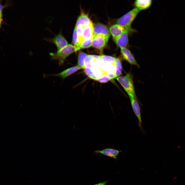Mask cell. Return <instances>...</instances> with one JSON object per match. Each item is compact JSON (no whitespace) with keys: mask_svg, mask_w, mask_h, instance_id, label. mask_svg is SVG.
<instances>
[{"mask_svg":"<svg viewBox=\"0 0 185 185\" xmlns=\"http://www.w3.org/2000/svg\"><path fill=\"white\" fill-rule=\"evenodd\" d=\"M78 51L77 48L72 44L67 45L57 50L56 52L49 53L52 60H58L59 65H62L66 59L70 54Z\"/></svg>","mask_w":185,"mask_h":185,"instance_id":"6da1fadb","label":"cell"},{"mask_svg":"<svg viewBox=\"0 0 185 185\" xmlns=\"http://www.w3.org/2000/svg\"><path fill=\"white\" fill-rule=\"evenodd\" d=\"M116 79L123 87L129 96L136 98L133 78L130 73L124 76H119Z\"/></svg>","mask_w":185,"mask_h":185,"instance_id":"7a4b0ae2","label":"cell"},{"mask_svg":"<svg viewBox=\"0 0 185 185\" xmlns=\"http://www.w3.org/2000/svg\"><path fill=\"white\" fill-rule=\"evenodd\" d=\"M140 11L136 8L133 9L118 19L117 24L132 30L131 24Z\"/></svg>","mask_w":185,"mask_h":185,"instance_id":"3957f363","label":"cell"},{"mask_svg":"<svg viewBox=\"0 0 185 185\" xmlns=\"http://www.w3.org/2000/svg\"><path fill=\"white\" fill-rule=\"evenodd\" d=\"M109 38V37L101 34L94 35L93 37L92 46L98 49L101 53Z\"/></svg>","mask_w":185,"mask_h":185,"instance_id":"277c9868","label":"cell"},{"mask_svg":"<svg viewBox=\"0 0 185 185\" xmlns=\"http://www.w3.org/2000/svg\"><path fill=\"white\" fill-rule=\"evenodd\" d=\"M44 39L47 41L54 44L56 45L57 50L61 49L68 44L67 41L63 35L61 30L53 37L45 38Z\"/></svg>","mask_w":185,"mask_h":185,"instance_id":"5b68a950","label":"cell"},{"mask_svg":"<svg viewBox=\"0 0 185 185\" xmlns=\"http://www.w3.org/2000/svg\"><path fill=\"white\" fill-rule=\"evenodd\" d=\"M80 69H81L77 66H73L58 73L49 75L44 74L43 76L45 78L51 76L58 77L63 79Z\"/></svg>","mask_w":185,"mask_h":185,"instance_id":"8992f818","label":"cell"},{"mask_svg":"<svg viewBox=\"0 0 185 185\" xmlns=\"http://www.w3.org/2000/svg\"><path fill=\"white\" fill-rule=\"evenodd\" d=\"M109 30L110 34L112 35L114 40L117 38L126 30H128L131 32L132 31L117 24L111 26L109 27Z\"/></svg>","mask_w":185,"mask_h":185,"instance_id":"52a82bcc","label":"cell"},{"mask_svg":"<svg viewBox=\"0 0 185 185\" xmlns=\"http://www.w3.org/2000/svg\"><path fill=\"white\" fill-rule=\"evenodd\" d=\"M93 30L94 35L101 34L109 37L110 33L109 30L105 25L98 23L93 25Z\"/></svg>","mask_w":185,"mask_h":185,"instance_id":"ba28073f","label":"cell"},{"mask_svg":"<svg viewBox=\"0 0 185 185\" xmlns=\"http://www.w3.org/2000/svg\"><path fill=\"white\" fill-rule=\"evenodd\" d=\"M131 31L126 30L115 39L114 40L117 45L120 48H126L128 42V33Z\"/></svg>","mask_w":185,"mask_h":185,"instance_id":"9c48e42d","label":"cell"},{"mask_svg":"<svg viewBox=\"0 0 185 185\" xmlns=\"http://www.w3.org/2000/svg\"><path fill=\"white\" fill-rule=\"evenodd\" d=\"M121 53L123 59L132 65L139 67L130 51L126 48H121Z\"/></svg>","mask_w":185,"mask_h":185,"instance_id":"30bf717a","label":"cell"},{"mask_svg":"<svg viewBox=\"0 0 185 185\" xmlns=\"http://www.w3.org/2000/svg\"><path fill=\"white\" fill-rule=\"evenodd\" d=\"M121 150L111 148H106L101 150H97L94 152L96 154H101L117 160Z\"/></svg>","mask_w":185,"mask_h":185,"instance_id":"8fae6325","label":"cell"},{"mask_svg":"<svg viewBox=\"0 0 185 185\" xmlns=\"http://www.w3.org/2000/svg\"><path fill=\"white\" fill-rule=\"evenodd\" d=\"M131 106L135 115L138 121L139 126L141 128H142V120L140 107L136 98L129 97Z\"/></svg>","mask_w":185,"mask_h":185,"instance_id":"7c38bea8","label":"cell"},{"mask_svg":"<svg viewBox=\"0 0 185 185\" xmlns=\"http://www.w3.org/2000/svg\"><path fill=\"white\" fill-rule=\"evenodd\" d=\"M93 25L91 21L89 24L83 25L82 37L84 40L93 36Z\"/></svg>","mask_w":185,"mask_h":185,"instance_id":"4fadbf2b","label":"cell"},{"mask_svg":"<svg viewBox=\"0 0 185 185\" xmlns=\"http://www.w3.org/2000/svg\"><path fill=\"white\" fill-rule=\"evenodd\" d=\"M152 3L151 0H136L134 3L136 8L140 11L145 10L150 7Z\"/></svg>","mask_w":185,"mask_h":185,"instance_id":"5bb4252c","label":"cell"},{"mask_svg":"<svg viewBox=\"0 0 185 185\" xmlns=\"http://www.w3.org/2000/svg\"><path fill=\"white\" fill-rule=\"evenodd\" d=\"M91 21L88 15L82 12L77 20L75 26L77 27L79 25H87L89 24Z\"/></svg>","mask_w":185,"mask_h":185,"instance_id":"9a60e30c","label":"cell"},{"mask_svg":"<svg viewBox=\"0 0 185 185\" xmlns=\"http://www.w3.org/2000/svg\"><path fill=\"white\" fill-rule=\"evenodd\" d=\"M88 54L82 51L80 52L79 53L77 66L81 69H84L86 68L85 60L86 57Z\"/></svg>","mask_w":185,"mask_h":185,"instance_id":"2e32d148","label":"cell"},{"mask_svg":"<svg viewBox=\"0 0 185 185\" xmlns=\"http://www.w3.org/2000/svg\"><path fill=\"white\" fill-rule=\"evenodd\" d=\"M96 60L93 55L88 54L86 57L85 60L86 68L91 69Z\"/></svg>","mask_w":185,"mask_h":185,"instance_id":"e0dca14e","label":"cell"},{"mask_svg":"<svg viewBox=\"0 0 185 185\" xmlns=\"http://www.w3.org/2000/svg\"><path fill=\"white\" fill-rule=\"evenodd\" d=\"M72 43L73 45L77 48L78 50H80L79 47L80 45L79 43L77 33V28L75 26L73 30Z\"/></svg>","mask_w":185,"mask_h":185,"instance_id":"ac0fdd59","label":"cell"},{"mask_svg":"<svg viewBox=\"0 0 185 185\" xmlns=\"http://www.w3.org/2000/svg\"><path fill=\"white\" fill-rule=\"evenodd\" d=\"M93 37L84 40L80 45V49L88 48L92 46Z\"/></svg>","mask_w":185,"mask_h":185,"instance_id":"d6986e66","label":"cell"},{"mask_svg":"<svg viewBox=\"0 0 185 185\" xmlns=\"http://www.w3.org/2000/svg\"><path fill=\"white\" fill-rule=\"evenodd\" d=\"M116 58L110 56L101 55L100 56V59L103 62L114 63L115 61Z\"/></svg>","mask_w":185,"mask_h":185,"instance_id":"ffe728a7","label":"cell"},{"mask_svg":"<svg viewBox=\"0 0 185 185\" xmlns=\"http://www.w3.org/2000/svg\"><path fill=\"white\" fill-rule=\"evenodd\" d=\"M115 63L116 66V75L117 78L121 75L122 72V64L120 59L116 58Z\"/></svg>","mask_w":185,"mask_h":185,"instance_id":"44dd1931","label":"cell"},{"mask_svg":"<svg viewBox=\"0 0 185 185\" xmlns=\"http://www.w3.org/2000/svg\"><path fill=\"white\" fill-rule=\"evenodd\" d=\"M77 31L78 35L79 43L80 45L81 43L84 41L82 37V31L83 25H79L77 27Z\"/></svg>","mask_w":185,"mask_h":185,"instance_id":"7402d4cb","label":"cell"},{"mask_svg":"<svg viewBox=\"0 0 185 185\" xmlns=\"http://www.w3.org/2000/svg\"><path fill=\"white\" fill-rule=\"evenodd\" d=\"M111 80L107 74V73H104L98 78L96 80L101 83H105Z\"/></svg>","mask_w":185,"mask_h":185,"instance_id":"603a6c76","label":"cell"},{"mask_svg":"<svg viewBox=\"0 0 185 185\" xmlns=\"http://www.w3.org/2000/svg\"><path fill=\"white\" fill-rule=\"evenodd\" d=\"M1 1H0V16H3V11L4 8L8 6V3H6L4 5L2 4Z\"/></svg>","mask_w":185,"mask_h":185,"instance_id":"cb8c5ba5","label":"cell"},{"mask_svg":"<svg viewBox=\"0 0 185 185\" xmlns=\"http://www.w3.org/2000/svg\"><path fill=\"white\" fill-rule=\"evenodd\" d=\"M107 182V181H106L93 185H105Z\"/></svg>","mask_w":185,"mask_h":185,"instance_id":"d4e9b609","label":"cell"},{"mask_svg":"<svg viewBox=\"0 0 185 185\" xmlns=\"http://www.w3.org/2000/svg\"><path fill=\"white\" fill-rule=\"evenodd\" d=\"M2 16H0V28L1 27L3 21Z\"/></svg>","mask_w":185,"mask_h":185,"instance_id":"484cf974","label":"cell"}]
</instances>
